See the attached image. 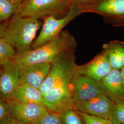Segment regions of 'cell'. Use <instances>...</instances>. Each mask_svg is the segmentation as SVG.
<instances>
[{
    "mask_svg": "<svg viewBox=\"0 0 124 124\" xmlns=\"http://www.w3.org/2000/svg\"><path fill=\"white\" fill-rule=\"evenodd\" d=\"M72 6L68 0H28L18 8L17 12L23 16L40 19L48 16L62 18Z\"/></svg>",
    "mask_w": 124,
    "mask_h": 124,
    "instance_id": "cell-4",
    "label": "cell"
},
{
    "mask_svg": "<svg viewBox=\"0 0 124 124\" xmlns=\"http://www.w3.org/2000/svg\"><path fill=\"white\" fill-rule=\"evenodd\" d=\"M10 102L0 98V122L10 115Z\"/></svg>",
    "mask_w": 124,
    "mask_h": 124,
    "instance_id": "cell-23",
    "label": "cell"
},
{
    "mask_svg": "<svg viewBox=\"0 0 124 124\" xmlns=\"http://www.w3.org/2000/svg\"><path fill=\"white\" fill-rule=\"evenodd\" d=\"M72 5L81 7L84 10L85 8L89 7L96 2L98 0H68Z\"/></svg>",
    "mask_w": 124,
    "mask_h": 124,
    "instance_id": "cell-24",
    "label": "cell"
},
{
    "mask_svg": "<svg viewBox=\"0 0 124 124\" xmlns=\"http://www.w3.org/2000/svg\"><path fill=\"white\" fill-rule=\"evenodd\" d=\"M31 124H62L58 115L48 111Z\"/></svg>",
    "mask_w": 124,
    "mask_h": 124,
    "instance_id": "cell-21",
    "label": "cell"
},
{
    "mask_svg": "<svg viewBox=\"0 0 124 124\" xmlns=\"http://www.w3.org/2000/svg\"><path fill=\"white\" fill-rule=\"evenodd\" d=\"M115 103L106 95L102 94L88 100L75 102L74 108L79 112L109 120Z\"/></svg>",
    "mask_w": 124,
    "mask_h": 124,
    "instance_id": "cell-10",
    "label": "cell"
},
{
    "mask_svg": "<svg viewBox=\"0 0 124 124\" xmlns=\"http://www.w3.org/2000/svg\"><path fill=\"white\" fill-rule=\"evenodd\" d=\"M105 54L112 69L120 70L124 66V42L114 40L102 46V51Z\"/></svg>",
    "mask_w": 124,
    "mask_h": 124,
    "instance_id": "cell-15",
    "label": "cell"
},
{
    "mask_svg": "<svg viewBox=\"0 0 124 124\" xmlns=\"http://www.w3.org/2000/svg\"><path fill=\"white\" fill-rule=\"evenodd\" d=\"M78 66L63 75L43 96V104L49 112L58 115L65 110L74 108L71 81Z\"/></svg>",
    "mask_w": 124,
    "mask_h": 124,
    "instance_id": "cell-3",
    "label": "cell"
},
{
    "mask_svg": "<svg viewBox=\"0 0 124 124\" xmlns=\"http://www.w3.org/2000/svg\"><path fill=\"white\" fill-rule=\"evenodd\" d=\"M109 120L112 124H122L124 123V101L115 103Z\"/></svg>",
    "mask_w": 124,
    "mask_h": 124,
    "instance_id": "cell-20",
    "label": "cell"
},
{
    "mask_svg": "<svg viewBox=\"0 0 124 124\" xmlns=\"http://www.w3.org/2000/svg\"><path fill=\"white\" fill-rule=\"evenodd\" d=\"M0 70H1V69H0Z\"/></svg>",
    "mask_w": 124,
    "mask_h": 124,
    "instance_id": "cell-30",
    "label": "cell"
},
{
    "mask_svg": "<svg viewBox=\"0 0 124 124\" xmlns=\"http://www.w3.org/2000/svg\"><path fill=\"white\" fill-rule=\"evenodd\" d=\"M84 124H112L109 120L78 112Z\"/></svg>",
    "mask_w": 124,
    "mask_h": 124,
    "instance_id": "cell-22",
    "label": "cell"
},
{
    "mask_svg": "<svg viewBox=\"0 0 124 124\" xmlns=\"http://www.w3.org/2000/svg\"><path fill=\"white\" fill-rule=\"evenodd\" d=\"M27 0H23V2H25V1H27Z\"/></svg>",
    "mask_w": 124,
    "mask_h": 124,
    "instance_id": "cell-29",
    "label": "cell"
},
{
    "mask_svg": "<svg viewBox=\"0 0 124 124\" xmlns=\"http://www.w3.org/2000/svg\"><path fill=\"white\" fill-rule=\"evenodd\" d=\"M75 52H63L51 62L49 72L39 88L43 96L62 77L78 66L75 62Z\"/></svg>",
    "mask_w": 124,
    "mask_h": 124,
    "instance_id": "cell-6",
    "label": "cell"
},
{
    "mask_svg": "<svg viewBox=\"0 0 124 124\" xmlns=\"http://www.w3.org/2000/svg\"><path fill=\"white\" fill-rule=\"evenodd\" d=\"M42 24L40 19L24 17L16 12L6 24L2 37L17 53L31 50L36 33Z\"/></svg>",
    "mask_w": 124,
    "mask_h": 124,
    "instance_id": "cell-2",
    "label": "cell"
},
{
    "mask_svg": "<svg viewBox=\"0 0 124 124\" xmlns=\"http://www.w3.org/2000/svg\"><path fill=\"white\" fill-rule=\"evenodd\" d=\"M58 115L62 124H84L79 113L74 108L65 110Z\"/></svg>",
    "mask_w": 124,
    "mask_h": 124,
    "instance_id": "cell-18",
    "label": "cell"
},
{
    "mask_svg": "<svg viewBox=\"0 0 124 124\" xmlns=\"http://www.w3.org/2000/svg\"><path fill=\"white\" fill-rule=\"evenodd\" d=\"M110 18L117 26L124 25V0H98L84 9Z\"/></svg>",
    "mask_w": 124,
    "mask_h": 124,
    "instance_id": "cell-11",
    "label": "cell"
},
{
    "mask_svg": "<svg viewBox=\"0 0 124 124\" xmlns=\"http://www.w3.org/2000/svg\"><path fill=\"white\" fill-rule=\"evenodd\" d=\"M18 7L9 0H0V22L7 21L15 13Z\"/></svg>",
    "mask_w": 124,
    "mask_h": 124,
    "instance_id": "cell-19",
    "label": "cell"
},
{
    "mask_svg": "<svg viewBox=\"0 0 124 124\" xmlns=\"http://www.w3.org/2000/svg\"><path fill=\"white\" fill-rule=\"evenodd\" d=\"M13 101L43 104V95L40 89L26 84H21L14 94Z\"/></svg>",
    "mask_w": 124,
    "mask_h": 124,
    "instance_id": "cell-16",
    "label": "cell"
},
{
    "mask_svg": "<svg viewBox=\"0 0 124 124\" xmlns=\"http://www.w3.org/2000/svg\"><path fill=\"white\" fill-rule=\"evenodd\" d=\"M6 24H3L1 22H0V38L2 37L3 31L4 30L6 26Z\"/></svg>",
    "mask_w": 124,
    "mask_h": 124,
    "instance_id": "cell-27",
    "label": "cell"
},
{
    "mask_svg": "<svg viewBox=\"0 0 124 124\" xmlns=\"http://www.w3.org/2000/svg\"><path fill=\"white\" fill-rule=\"evenodd\" d=\"M100 83L104 94L115 103L124 101V84L120 70L113 69Z\"/></svg>",
    "mask_w": 124,
    "mask_h": 124,
    "instance_id": "cell-14",
    "label": "cell"
},
{
    "mask_svg": "<svg viewBox=\"0 0 124 124\" xmlns=\"http://www.w3.org/2000/svg\"><path fill=\"white\" fill-rule=\"evenodd\" d=\"M82 13H84L82 7L72 5L64 17L58 18L48 16L43 18L44 23L39 36L33 42L32 49L38 48L54 39L62 31L64 27Z\"/></svg>",
    "mask_w": 124,
    "mask_h": 124,
    "instance_id": "cell-5",
    "label": "cell"
},
{
    "mask_svg": "<svg viewBox=\"0 0 124 124\" xmlns=\"http://www.w3.org/2000/svg\"><path fill=\"white\" fill-rule=\"evenodd\" d=\"M77 42L74 36L68 31H63L53 40L40 47L17 53L13 60L21 66L43 62H51L59 54L75 51Z\"/></svg>",
    "mask_w": 124,
    "mask_h": 124,
    "instance_id": "cell-1",
    "label": "cell"
},
{
    "mask_svg": "<svg viewBox=\"0 0 124 124\" xmlns=\"http://www.w3.org/2000/svg\"><path fill=\"white\" fill-rule=\"evenodd\" d=\"M16 54L17 52L13 47L3 37H0V67L7 61L13 59Z\"/></svg>",
    "mask_w": 124,
    "mask_h": 124,
    "instance_id": "cell-17",
    "label": "cell"
},
{
    "mask_svg": "<svg viewBox=\"0 0 124 124\" xmlns=\"http://www.w3.org/2000/svg\"><path fill=\"white\" fill-rule=\"evenodd\" d=\"M120 71L121 77L122 78V80H123V81L124 84V66L121 68V69L120 70Z\"/></svg>",
    "mask_w": 124,
    "mask_h": 124,
    "instance_id": "cell-28",
    "label": "cell"
},
{
    "mask_svg": "<svg viewBox=\"0 0 124 124\" xmlns=\"http://www.w3.org/2000/svg\"><path fill=\"white\" fill-rule=\"evenodd\" d=\"M71 93L75 102H82L104 94L100 82L77 74L71 81Z\"/></svg>",
    "mask_w": 124,
    "mask_h": 124,
    "instance_id": "cell-8",
    "label": "cell"
},
{
    "mask_svg": "<svg viewBox=\"0 0 124 124\" xmlns=\"http://www.w3.org/2000/svg\"><path fill=\"white\" fill-rule=\"evenodd\" d=\"M112 70L106 56L102 52L90 62L83 65L78 66L77 73L100 82Z\"/></svg>",
    "mask_w": 124,
    "mask_h": 124,
    "instance_id": "cell-12",
    "label": "cell"
},
{
    "mask_svg": "<svg viewBox=\"0 0 124 124\" xmlns=\"http://www.w3.org/2000/svg\"><path fill=\"white\" fill-rule=\"evenodd\" d=\"M9 102L10 115L15 120L24 124L33 123L49 111L41 103L15 101Z\"/></svg>",
    "mask_w": 124,
    "mask_h": 124,
    "instance_id": "cell-9",
    "label": "cell"
},
{
    "mask_svg": "<svg viewBox=\"0 0 124 124\" xmlns=\"http://www.w3.org/2000/svg\"><path fill=\"white\" fill-rule=\"evenodd\" d=\"M51 67V62L39 63L22 66L20 72V85L26 84L40 88Z\"/></svg>",
    "mask_w": 124,
    "mask_h": 124,
    "instance_id": "cell-13",
    "label": "cell"
},
{
    "mask_svg": "<svg viewBox=\"0 0 124 124\" xmlns=\"http://www.w3.org/2000/svg\"><path fill=\"white\" fill-rule=\"evenodd\" d=\"M22 66L13 59L0 66V98L7 102L13 100L14 94L20 85V72Z\"/></svg>",
    "mask_w": 124,
    "mask_h": 124,
    "instance_id": "cell-7",
    "label": "cell"
},
{
    "mask_svg": "<svg viewBox=\"0 0 124 124\" xmlns=\"http://www.w3.org/2000/svg\"><path fill=\"white\" fill-rule=\"evenodd\" d=\"M9 0L14 4L16 5L18 8L22 5L24 0Z\"/></svg>",
    "mask_w": 124,
    "mask_h": 124,
    "instance_id": "cell-26",
    "label": "cell"
},
{
    "mask_svg": "<svg viewBox=\"0 0 124 124\" xmlns=\"http://www.w3.org/2000/svg\"><path fill=\"white\" fill-rule=\"evenodd\" d=\"M124 124V123H123V124Z\"/></svg>",
    "mask_w": 124,
    "mask_h": 124,
    "instance_id": "cell-31",
    "label": "cell"
},
{
    "mask_svg": "<svg viewBox=\"0 0 124 124\" xmlns=\"http://www.w3.org/2000/svg\"><path fill=\"white\" fill-rule=\"evenodd\" d=\"M0 124H26L20 122L18 120L14 119L11 115H8L4 119L2 120L0 122Z\"/></svg>",
    "mask_w": 124,
    "mask_h": 124,
    "instance_id": "cell-25",
    "label": "cell"
}]
</instances>
